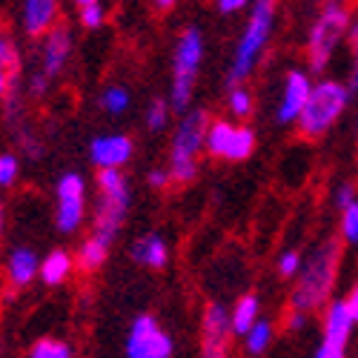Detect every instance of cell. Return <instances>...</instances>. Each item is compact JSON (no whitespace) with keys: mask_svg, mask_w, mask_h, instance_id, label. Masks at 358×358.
I'll return each instance as SVG.
<instances>
[{"mask_svg":"<svg viewBox=\"0 0 358 358\" xmlns=\"http://www.w3.org/2000/svg\"><path fill=\"white\" fill-rule=\"evenodd\" d=\"M338 266H341V238H324L321 244L310 250V255H304V264L298 270L289 292V310L313 315L330 304L338 281Z\"/></svg>","mask_w":358,"mask_h":358,"instance_id":"obj_1","label":"cell"},{"mask_svg":"<svg viewBox=\"0 0 358 358\" xmlns=\"http://www.w3.org/2000/svg\"><path fill=\"white\" fill-rule=\"evenodd\" d=\"M210 124H213L210 112L201 106H192L189 112L178 115V124L169 135V158H166L172 184L187 187L198 178V161L203 155V141Z\"/></svg>","mask_w":358,"mask_h":358,"instance_id":"obj_2","label":"cell"},{"mask_svg":"<svg viewBox=\"0 0 358 358\" xmlns=\"http://www.w3.org/2000/svg\"><path fill=\"white\" fill-rule=\"evenodd\" d=\"M95 206H92V232L98 241L115 244V238L121 235L129 210H132V187L124 169H101L95 175Z\"/></svg>","mask_w":358,"mask_h":358,"instance_id":"obj_3","label":"cell"},{"mask_svg":"<svg viewBox=\"0 0 358 358\" xmlns=\"http://www.w3.org/2000/svg\"><path fill=\"white\" fill-rule=\"evenodd\" d=\"M275 15H278L275 0H252L244 32L238 38L235 52L229 57V69H227L229 83H244L247 78H252V72L258 69L266 46H270V38L275 32Z\"/></svg>","mask_w":358,"mask_h":358,"instance_id":"obj_4","label":"cell"},{"mask_svg":"<svg viewBox=\"0 0 358 358\" xmlns=\"http://www.w3.org/2000/svg\"><path fill=\"white\" fill-rule=\"evenodd\" d=\"M203 55H206V41L198 26H187L178 35L172 46V66H169V106L175 115H184L192 109L195 101V86L198 75L203 66Z\"/></svg>","mask_w":358,"mask_h":358,"instance_id":"obj_5","label":"cell"},{"mask_svg":"<svg viewBox=\"0 0 358 358\" xmlns=\"http://www.w3.org/2000/svg\"><path fill=\"white\" fill-rule=\"evenodd\" d=\"M350 20H352L350 0H321V9L307 35V61L315 75H321L330 66L336 49L347 38Z\"/></svg>","mask_w":358,"mask_h":358,"instance_id":"obj_6","label":"cell"},{"mask_svg":"<svg viewBox=\"0 0 358 358\" xmlns=\"http://www.w3.org/2000/svg\"><path fill=\"white\" fill-rule=\"evenodd\" d=\"M350 86L336 80V78H321L313 83V92L301 109V115H298V132H301L304 138L310 141H318L324 138L327 132H330L338 121L344 109L350 106Z\"/></svg>","mask_w":358,"mask_h":358,"instance_id":"obj_7","label":"cell"},{"mask_svg":"<svg viewBox=\"0 0 358 358\" xmlns=\"http://www.w3.org/2000/svg\"><path fill=\"white\" fill-rule=\"evenodd\" d=\"M89 218V184L75 169L64 172L55 184V227L61 235H78Z\"/></svg>","mask_w":358,"mask_h":358,"instance_id":"obj_8","label":"cell"},{"mask_svg":"<svg viewBox=\"0 0 358 358\" xmlns=\"http://www.w3.org/2000/svg\"><path fill=\"white\" fill-rule=\"evenodd\" d=\"M124 355L127 358H175V338L152 313H141L132 318L127 330Z\"/></svg>","mask_w":358,"mask_h":358,"instance_id":"obj_9","label":"cell"},{"mask_svg":"<svg viewBox=\"0 0 358 358\" xmlns=\"http://www.w3.org/2000/svg\"><path fill=\"white\" fill-rule=\"evenodd\" d=\"M255 143L258 141H255V132L250 127L218 117V121H213L210 129H206L203 152L218 158V161H227V164H244L247 158H252Z\"/></svg>","mask_w":358,"mask_h":358,"instance_id":"obj_10","label":"cell"},{"mask_svg":"<svg viewBox=\"0 0 358 358\" xmlns=\"http://www.w3.org/2000/svg\"><path fill=\"white\" fill-rule=\"evenodd\" d=\"M232 341L229 310L221 301H206L201 310V358H227Z\"/></svg>","mask_w":358,"mask_h":358,"instance_id":"obj_11","label":"cell"},{"mask_svg":"<svg viewBox=\"0 0 358 358\" xmlns=\"http://www.w3.org/2000/svg\"><path fill=\"white\" fill-rule=\"evenodd\" d=\"M72 52H75V38L69 32V26L57 23L49 35L41 38V49H38V75H43L49 83L57 80L69 61H72Z\"/></svg>","mask_w":358,"mask_h":358,"instance_id":"obj_12","label":"cell"},{"mask_svg":"<svg viewBox=\"0 0 358 358\" xmlns=\"http://www.w3.org/2000/svg\"><path fill=\"white\" fill-rule=\"evenodd\" d=\"M135 158V141L127 132H101L89 141V164L101 169H124Z\"/></svg>","mask_w":358,"mask_h":358,"instance_id":"obj_13","label":"cell"},{"mask_svg":"<svg viewBox=\"0 0 358 358\" xmlns=\"http://www.w3.org/2000/svg\"><path fill=\"white\" fill-rule=\"evenodd\" d=\"M313 92V78L310 72L304 69H289L284 75V86H281V101L275 106V121L281 127H289L298 121V115H301L307 98Z\"/></svg>","mask_w":358,"mask_h":358,"instance_id":"obj_14","label":"cell"},{"mask_svg":"<svg viewBox=\"0 0 358 358\" xmlns=\"http://www.w3.org/2000/svg\"><path fill=\"white\" fill-rule=\"evenodd\" d=\"M20 32L41 41L61 20V0H20Z\"/></svg>","mask_w":358,"mask_h":358,"instance_id":"obj_15","label":"cell"},{"mask_svg":"<svg viewBox=\"0 0 358 358\" xmlns=\"http://www.w3.org/2000/svg\"><path fill=\"white\" fill-rule=\"evenodd\" d=\"M129 258L143 266V270H166L169 266V258H172V250H169V241L166 235L158 232V229H149L143 235H138L132 247H129Z\"/></svg>","mask_w":358,"mask_h":358,"instance_id":"obj_16","label":"cell"},{"mask_svg":"<svg viewBox=\"0 0 358 358\" xmlns=\"http://www.w3.org/2000/svg\"><path fill=\"white\" fill-rule=\"evenodd\" d=\"M6 281L12 289H26L38 281V273H41V255L35 247L29 244H17L9 250L6 255Z\"/></svg>","mask_w":358,"mask_h":358,"instance_id":"obj_17","label":"cell"},{"mask_svg":"<svg viewBox=\"0 0 358 358\" xmlns=\"http://www.w3.org/2000/svg\"><path fill=\"white\" fill-rule=\"evenodd\" d=\"M355 318L350 315L344 298H333L330 304L324 307V318H321V341L324 344H333V347H344L350 344L352 338V330H355Z\"/></svg>","mask_w":358,"mask_h":358,"instance_id":"obj_18","label":"cell"},{"mask_svg":"<svg viewBox=\"0 0 358 358\" xmlns=\"http://www.w3.org/2000/svg\"><path fill=\"white\" fill-rule=\"evenodd\" d=\"M75 273V255L69 250H49L46 255H41V273H38V281L46 284V287H61L72 278Z\"/></svg>","mask_w":358,"mask_h":358,"instance_id":"obj_19","label":"cell"},{"mask_svg":"<svg viewBox=\"0 0 358 358\" xmlns=\"http://www.w3.org/2000/svg\"><path fill=\"white\" fill-rule=\"evenodd\" d=\"M261 318V298L255 292H244L238 295V301L229 307V324H232V336L244 338L252 324Z\"/></svg>","mask_w":358,"mask_h":358,"instance_id":"obj_20","label":"cell"},{"mask_svg":"<svg viewBox=\"0 0 358 358\" xmlns=\"http://www.w3.org/2000/svg\"><path fill=\"white\" fill-rule=\"evenodd\" d=\"M109 244H103V241H98L95 235H89V238H83V241L78 244V250H75V270H80V273H86V275H92V273H98L101 266L109 261Z\"/></svg>","mask_w":358,"mask_h":358,"instance_id":"obj_21","label":"cell"},{"mask_svg":"<svg viewBox=\"0 0 358 358\" xmlns=\"http://www.w3.org/2000/svg\"><path fill=\"white\" fill-rule=\"evenodd\" d=\"M98 106L109 117H124L132 109V92H129V86H124V83L103 86V92L98 95Z\"/></svg>","mask_w":358,"mask_h":358,"instance_id":"obj_22","label":"cell"},{"mask_svg":"<svg viewBox=\"0 0 358 358\" xmlns=\"http://www.w3.org/2000/svg\"><path fill=\"white\" fill-rule=\"evenodd\" d=\"M227 109L232 115V121H250L252 112H255L252 89H247L244 83H229V89H227Z\"/></svg>","mask_w":358,"mask_h":358,"instance_id":"obj_23","label":"cell"},{"mask_svg":"<svg viewBox=\"0 0 358 358\" xmlns=\"http://www.w3.org/2000/svg\"><path fill=\"white\" fill-rule=\"evenodd\" d=\"M172 106H169V101L166 98H152L146 103V112H143V124H146V129L152 132V135H158V132H166L169 129V124H172Z\"/></svg>","mask_w":358,"mask_h":358,"instance_id":"obj_24","label":"cell"},{"mask_svg":"<svg viewBox=\"0 0 358 358\" xmlns=\"http://www.w3.org/2000/svg\"><path fill=\"white\" fill-rule=\"evenodd\" d=\"M273 336H275L273 321L258 318V321L252 324V330L244 336V350H247L250 355H264L266 350H270V344H273Z\"/></svg>","mask_w":358,"mask_h":358,"instance_id":"obj_25","label":"cell"},{"mask_svg":"<svg viewBox=\"0 0 358 358\" xmlns=\"http://www.w3.org/2000/svg\"><path fill=\"white\" fill-rule=\"evenodd\" d=\"M26 358H75L72 347L61 338H38L32 347H29V355Z\"/></svg>","mask_w":358,"mask_h":358,"instance_id":"obj_26","label":"cell"},{"mask_svg":"<svg viewBox=\"0 0 358 358\" xmlns=\"http://www.w3.org/2000/svg\"><path fill=\"white\" fill-rule=\"evenodd\" d=\"M338 229H341V241L350 247H358V198L344 206L341 218H338Z\"/></svg>","mask_w":358,"mask_h":358,"instance_id":"obj_27","label":"cell"},{"mask_svg":"<svg viewBox=\"0 0 358 358\" xmlns=\"http://www.w3.org/2000/svg\"><path fill=\"white\" fill-rule=\"evenodd\" d=\"M20 158L15 152H0V189H12L20 181Z\"/></svg>","mask_w":358,"mask_h":358,"instance_id":"obj_28","label":"cell"},{"mask_svg":"<svg viewBox=\"0 0 358 358\" xmlns=\"http://www.w3.org/2000/svg\"><path fill=\"white\" fill-rule=\"evenodd\" d=\"M347 46H350V92L358 89V12L352 15L350 20V29H347Z\"/></svg>","mask_w":358,"mask_h":358,"instance_id":"obj_29","label":"cell"},{"mask_svg":"<svg viewBox=\"0 0 358 358\" xmlns=\"http://www.w3.org/2000/svg\"><path fill=\"white\" fill-rule=\"evenodd\" d=\"M78 20L86 32H98V29L106 26V6L103 3H92V6H83L78 9Z\"/></svg>","mask_w":358,"mask_h":358,"instance_id":"obj_30","label":"cell"},{"mask_svg":"<svg viewBox=\"0 0 358 358\" xmlns=\"http://www.w3.org/2000/svg\"><path fill=\"white\" fill-rule=\"evenodd\" d=\"M301 264H304V255L301 252H298V250H284L278 255V261H275V270H278V275L284 281H292L298 275V270H301Z\"/></svg>","mask_w":358,"mask_h":358,"instance_id":"obj_31","label":"cell"},{"mask_svg":"<svg viewBox=\"0 0 358 358\" xmlns=\"http://www.w3.org/2000/svg\"><path fill=\"white\" fill-rule=\"evenodd\" d=\"M0 66H3L6 72H17V66H20V52H17V43L9 38V35H3L0 32Z\"/></svg>","mask_w":358,"mask_h":358,"instance_id":"obj_32","label":"cell"},{"mask_svg":"<svg viewBox=\"0 0 358 358\" xmlns=\"http://www.w3.org/2000/svg\"><path fill=\"white\" fill-rule=\"evenodd\" d=\"M146 184H149V189H155V192H164L166 187H172L169 169H166V166H152V169L146 172Z\"/></svg>","mask_w":358,"mask_h":358,"instance_id":"obj_33","label":"cell"},{"mask_svg":"<svg viewBox=\"0 0 358 358\" xmlns=\"http://www.w3.org/2000/svg\"><path fill=\"white\" fill-rule=\"evenodd\" d=\"M26 92L29 95H32V98H43L46 92H49V80L43 78V75H32V78H29V83H26Z\"/></svg>","mask_w":358,"mask_h":358,"instance_id":"obj_34","label":"cell"},{"mask_svg":"<svg viewBox=\"0 0 358 358\" xmlns=\"http://www.w3.org/2000/svg\"><path fill=\"white\" fill-rule=\"evenodd\" d=\"M12 92H15V75L0 66V103H6Z\"/></svg>","mask_w":358,"mask_h":358,"instance_id":"obj_35","label":"cell"},{"mask_svg":"<svg viewBox=\"0 0 358 358\" xmlns=\"http://www.w3.org/2000/svg\"><path fill=\"white\" fill-rule=\"evenodd\" d=\"M252 3V0H215V9L221 15H235V12H241Z\"/></svg>","mask_w":358,"mask_h":358,"instance_id":"obj_36","label":"cell"},{"mask_svg":"<svg viewBox=\"0 0 358 358\" xmlns=\"http://www.w3.org/2000/svg\"><path fill=\"white\" fill-rule=\"evenodd\" d=\"M352 201H355V187L352 184H341L336 189V206H338V213L344 210V206H350Z\"/></svg>","mask_w":358,"mask_h":358,"instance_id":"obj_37","label":"cell"},{"mask_svg":"<svg viewBox=\"0 0 358 358\" xmlns=\"http://www.w3.org/2000/svg\"><path fill=\"white\" fill-rule=\"evenodd\" d=\"M313 358H347V350H344V347H333V344H324V341H321Z\"/></svg>","mask_w":358,"mask_h":358,"instance_id":"obj_38","label":"cell"},{"mask_svg":"<svg viewBox=\"0 0 358 358\" xmlns=\"http://www.w3.org/2000/svg\"><path fill=\"white\" fill-rule=\"evenodd\" d=\"M344 304H347L350 315H352V318H355V324H358V281L350 287V292H347V298H344Z\"/></svg>","mask_w":358,"mask_h":358,"instance_id":"obj_39","label":"cell"},{"mask_svg":"<svg viewBox=\"0 0 358 358\" xmlns=\"http://www.w3.org/2000/svg\"><path fill=\"white\" fill-rule=\"evenodd\" d=\"M307 321H310V315H301V313H292L289 310V315H287V330H304L307 327Z\"/></svg>","mask_w":358,"mask_h":358,"instance_id":"obj_40","label":"cell"},{"mask_svg":"<svg viewBox=\"0 0 358 358\" xmlns=\"http://www.w3.org/2000/svg\"><path fill=\"white\" fill-rule=\"evenodd\" d=\"M6 227H9V210H6V201L0 198V241L6 238Z\"/></svg>","mask_w":358,"mask_h":358,"instance_id":"obj_41","label":"cell"},{"mask_svg":"<svg viewBox=\"0 0 358 358\" xmlns=\"http://www.w3.org/2000/svg\"><path fill=\"white\" fill-rule=\"evenodd\" d=\"M152 6H155L158 12H172V9L178 6V0H152Z\"/></svg>","mask_w":358,"mask_h":358,"instance_id":"obj_42","label":"cell"},{"mask_svg":"<svg viewBox=\"0 0 358 358\" xmlns=\"http://www.w3.org/2000/svg\"><path fill=\"white\" fill-rule=\"evenodd\" d=\"M72 3H75L78 9H83V6H92V3H103V0H72Z\"/></svg>","mask_w":358,"mask_h":358,"instance_id":"obj_43","label":"cell"},{"mask_svg":"<svg viewBox=\"0 0 358 358\" xmlns=\"http://www.w3.org/2000/svg\"><path fill=\"white\" fill-rule=\"evenodd\" d=\"M0 358H3V341H0Z\"/></svg>","mask_w":358,"mask_h":358,"instance_id":"obj_44","label":"cell"}]
</instances>
